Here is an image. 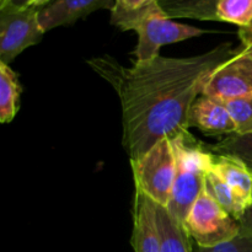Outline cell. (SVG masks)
I'll list each match as a JSON object with an SVG mask.
<instances>
[{
  "label": "cell",
  "instance_id": "6da1fadb",
  "mask_svg": "<svg viewBox=\"0 0 252 252\" xmlns=\"http://www.w3.org/2000/svg\"><path fill=\"white\" fill-rule=\"evenodd\" d=\"M235 53L221 43L186 58L157 57L129 69L97 65L117 90L122 106L123 145L130 160L139 159L159 140L189 129V113L209 76Z\"/></svg>",
  "mask_w": 252,
  "mask_h": 252
},
{
  "label": "cell",
  "instance_id": "7a4b0ae2",
  "mask_svg": "<svg viewBox=\"0 0 252 252\" xmlns=\"http://www.w3.org/2000/svg\"><path fill=\"white\" fill-rule=\"evenodd\" d=\"M111 24L122 31H135L138 43L134 49L135 62H147L159 57L165 44L199 37L204 30L180 24L170 19L161 10L157 0L135 11L111 10Z\"/></svg>",
  "mask_w": 252,
  "mask_h": 252
},
{
  "label": "cell",
  "instance_id": "3957f363",
  "mask_svg": "<svg viewBox=\"0 0 252 252\" xmlns=\"http://www.w3.org/2000/svg\"><path fill=\"white\" fill-rule=\"evenodd\" d=\"M170 140L176 161V174L167 209L185 223L192 206L204 189L206 176L213 169L216 154L202 147L187 130Z\"/></svg>",
  "mask_w": 252,
  "mask_h": 252
},
{
  "label": "cell",
  "instance_id": "277c9868",
  "mask_svg": "<svg viewBox=\"0 0 252 252\" xmlns=\"http://www.w3.org/2000/svg\"><path fill=\"white\" fill-rule=\"evenodd\" d=\"M135 189L147 194L152 201L169 207L174 189L176 161L169 138L159 140L139 159L130 160Z\"/></svg>",
  "mask_w": 252,
  "mask_h": 252
},
{
  "label": "cell",
  "instance_id": "5b68a950",
  "mask_svg": "<svg viewBox=\"0 0 252 252\" xmlns=\"http://www.w3.org/2000/svg\"><path fill=\"white\" fill-rule=\"evenodd\" d=\"M184 224L198 248H213L233 240L240 234L239 221L204 189L193 203Z\"/></svg>",
  "mask_w": 252,
  "mask_h": 252
},
{
  "label": "cell",
  "instance_id": "8992f818",
  "mask_svg": "<svg viewBox=\"0 0 252 252\" xmlns=\"http://www.w3.org/2000/svg\"><path fill=\"white\" fill-rule=\"evenodd\" d=\"M39 7L0 9V62L9 64L26 48L36 46L46 32L38 19Z\"/></svg>",
  "mask_w": 252,
  "mask_h": 252
},
{
  "label": "cell",
  "instance_id": "52a82bcc",
  "mask_svg": "<svg viewBox=\"0 0 252 252\" xmlns=\"http://www.w3.org/2000/svg\"><path fill=\"white\" fill-rule=\"evenodd\" d=\"M202 95L220 101L252 96V47L241 44L212 73Z\"/></svg>",
  "mask_w": 252,
  "mask_h": 252
},
{
  "label": "cell",
  "instance_id": "ba28073f",
  "mask_svg": "<svg viewBox=\"0 0 252 252\" xmlns=\"http://www.w3.org/2000/svg\"><path fill=\"white\" fill-rule=\"evenodd\" d=\"M115 0H53L39 7L38 19L44 32L70 26L78 20L102 9L112 10Z\"/></svg>",
  "mask_w": 252,
  "mask_h": 252
},
{
  "label": "cell",
  "instance_id": "9c48e42d",
  "mask_svg": "<svg viewBox=\"0 0 252 252\" xmlns=\"http://www.w3.org/2000/svg\"><path fill=\"white\" fill-rule=\"evenodd\" d=\"M132 246L134 252H161L157 203L139 189H135L133 207Z\"/></svg>",
  "mask_w": 252,
  "mask_h": 252
},
{
  "label": "cell",
  "instance_id": "30bf717a",
  "mask_svg": "<svg viewBox=\"0 0 252 252\" xmlns=\"http://www.w3.org/2000/svg\"><path fill=\"white\" fill-rule=\"evenodd\" d=\"M194 127L207 135L233 134L236 126L223 101L202 95L189 113V128Z\"/></svg>",
  "mask_w": 252,
  "mask_h": 252
},
{
  "label": "cell",
  "instance_id": "8fae6325",
  "mask_svg": "<svg viewBox=\"0 0 252 252\" xmlns=\"http://www.w3.org/2000/svg\"><path fill=\"white\" fill-rule=\"evenodd\" d=\"M214 169L231 189L243 216L252 204V167L234 155L216 154Z\"/></svg>",
  "mask_w": 252,
  "mask_h": 252
},
{
  "label": "cell",
  "instance_id": "7c38bea8",
  "mask_svg": "<svg viewBox=\"0 0 252 252\" xmlns=\"http://www.w3.org/2000/svg\"><path fill=\"white\" fill-rule=\"evenodd\" d=\"M157 219L161 252H194L192 239L185 224L166 207L157 204Z\"/></svg>",
  "mask_w": 252,
  "mask_h": 252
},
{
  "label": "cell",
  "instance_id": "4fadbf2b",
  "mask_svg": "<svg viewBox=\"0 0 252 252\" xmlns=\"http://www.w3.org/2000/svg\"><path fill=\"white\" fill-rule=\"evenodd\" d=\"M219 0H157L170 19H193L218 21L217 5Z\"/></svg>",
  "mask_w": 252,
  "mask_h": 252
},
{
  "label": "cell",
  "instance_id": "5bb4252c",
  "mask_svg": "<svg viewBox=\"0 0 252 252\" xmlns=\"http://www.w3.org/2000/svg\"><path fill=\"white\" fill-rule=\"evenodd\" d=\"M21 85L9 64L0 62V122L10 123L19 111Z\"/></svg>",
  "mask_w": 252,
  "mask_h": 252
},
{
  "label": "cell",
  "instance_id": "9a60e30c",
  "mask_svg": "<svg viewBox=\"0 0 252 252\" xmlns=\"http://www.w3.org/2000/svg\"><path fill=\"white\" fill-rule=\"evenodd\" d=\"M204 191L217 202L220 204L230 216H233L236 220H239L241 217L240 209H239L236 199L234 197L233 191L226 184L225 180L218 174L216 169L211 170L207 174L206 181H204Z\"/></svg>",
  "mask_w": 252,
  "mask_h": 252
},
{
  "label": "cell",
  "instance_id": "2e32d148",
  "mask_svg": "<svg viewBox=\"0 0 252 252\" xmlns=\"http://www.w3.org/2000/svg\"><path fill=\"white\" fill-rule=\"evenodd\" d=\"M218 21L238 25L240 29L252 22V0H219L217 5Z\"/></svg>",
  "mask_w": 252,
  "mask_h": 252
},
{
  "label": "cell",
  "instance_id": "e0dca14e",
  "mask_svg": "<svg viewBox=\"0 0 252 252\" xmlns=\"http://www.w3.org/2000/svg\"><path fill=\"white\" fill-rule=\"evenodd\" d=\"M217 154H228L240 158L252 167V133H233L211 148Z\"/></svg>",
  "mask_w": 252,
  "mask_h": 252
},
{
  "label": "cell",
  "instance_id": "ac0fdd59",
  "mask_svg": "<svg viewBox=\"0 0 252 252\" xmlns=\"http://www.w3.org/2000/svg\"><path fill=\"white\" fill-rule=\"evenodd\" d=\"M233 117L238 134L252 133V96L223 101Z\"/></svg>",
  "mask_w": 252,
  "mask_h": 252
},
{
  "label": "cell",
  "instance_id": "d6986e66",
  "mask_svg": "<svg viewBox=\"0 0 252 252\" xmlns=\"http://www.w3.org/2000/svg\"><path fill=\"white\" fill-rule=\"evenodd\" d=\"M194 252H252V238L239 234L233 240L213 246V248L197 246Z\"/></svg>",
  "mask_w": 252,
  "mask_h": 252
},
{
  "label": "cell",
  "instance_id": "ffe728a7",
  "mask_svg": "<svg viewBox=\"0 0 252 252\" xmlns=\"http://www.w3.org/2000/svg\"><path fill=\"white\" fill-rule=\"evenodd\" d=\"M153 1L154 0H115L113 9L122 10V11H135Z\"/></svg>",
  "mask_w": 252,
  "mask_h": 252
},
{
  "label": "cell",
  "instance_id": "44dd1931",
  "mask_svg": "<svg viewBox=\"0 0 252 252\" xmlns=\"http://www.w3.org/2000/svg\"><path fill=\"white\" fill-rule=\"evenodd\" d=\"M238 221L239 225H240V234L252 238V204L244 212V214Z\"/></svg>",
  "mask_w": 252,
  "mask_h": 252
},
{
  "label": "cell",
  "instance_id": "7402d4cb",
  "mask_svg": "<svg viewBox=\"0 0 252 252\" xmlns=\"http://www.w3.org/2000/svg\"><path fill=\"white\" fill-rule=\"evenodd\" d=\"M33 0H0V9L12 7V9H22L31 5Z\"/></svg>",
  "mask_w": 252,
  "mask_h": 252
},
{
  "label": "cell",
  "instance_id": "603a6c76",
  "mask_svg": "<svg viewBox=\"0 0 252 252\" xmlns=\"http://www.w3.org/2000/svg\"><path fill=\"white\" fill-rule=\"evenodd\" d=\"M239 37L245 47H252V22L249 26L239 29Z\"/></svg>",
  "mask_w": 252,
  "mask_h": 252
},
{
  "label": "cell",
  "instance_id": "cb8c5ba5",
  "mask_svg": "<svg viewBox=\"0 0 252 252\" xmlns=\"http://www.w3.org/2000/svg\"><path fill=\"white\" fill-rule=\"evenodd\" d=\"M51 1H53V0H33V1L31 2V5H30V6L42 7V6H44V5L49 4Z\"/></svg>",
  "mask_w": 252,
  "mask_h": 252
}]
</instances>
